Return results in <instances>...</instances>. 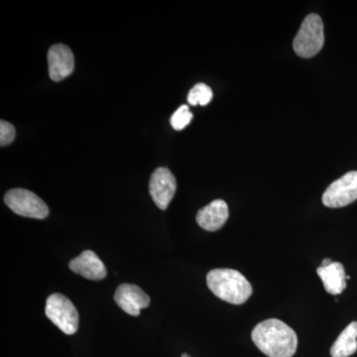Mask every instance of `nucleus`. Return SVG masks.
<instances>
[{
	"mask_svg": "<svg viewBox=\"0 0 357 357\" xmlns=\"http://www.w3.org/2000/svg\"><path fill=\"white\" fill-rule=\"evenodd\" d=\"M324 43L323 20L318 14H310L303 21L299 32L294 39V50L301 58H312L321 50Z\"/></svg>",
	"mask_w": 357,
	"mask_h": 357,
	"instance_id": "7ed1b4c3",
	"label": "nucleus"
},
{
	"mask_svg": "<svg viewBox=\"0 0 357 357\" xmlns=\"http://www.w3.org/2000/svg\"><path fill=\"white\" fill-rule=\"evenodd\" d=\"M357 351V321L342 331L331 349L332 357H349Z\"/></svg>",
	"mask_w": 357,
	"mask_h": 357,
	"instance_id": "ddd939ff",
	"label": "nucleus"
},
{
	"mask_svg": "<svg viewBox=\"0 0 357 357\" xmlns=\"http://www.w3.org/2000/svg\"><path fill=\"white\" fill-rule=\"evenodd\" d=\"M357 199V171L345 174L328 185L324 192L323 204L328 208H337L349 206Z\"/></svg>",
	"mask_w": 357,
	"mask_h": 357,
	"instance_id": "423d86ee",
	"label": "nucleus"
},
{
	"mask_svg": "<svg viewBox=\"0 0 357 357\" xmlns=\"http://www.w3.org/2000/svg\"><path fill=\"white\" fill-rule=\"evenodd\" d=\"M213 98V91L206 84H198L190 91L188 102L191 105H208Z\"/></svg>",
	"mask_w": 357,
	"mask_h": 357,
	"instance_id": "4468645a",
	"label": "nucleus"
},
{
	"mask_svg": "<svg viewBox=\"0 0 357 357\" xmlns=\"http://www.w3.org/2000/svg\"><path fill=\"white\" fill-rule=\"evenodd\" d=\"M229 217V206L222 199H215L199 211L197 222L202 229L217 231L222 229Z\"/></svg>",
	"mask_w": 357,
	"mask_h": 357,
	"instance_id": "9b49d317",
	"label": "nucleus"
},
{
	"mask_svg": "<svg viewBox=\"0 0 357 357\" xmlns=\"http://www.w3.org/2000/svg\"><path fill=\"white\" fill-rule=\"evenodd\" d=\"M192 114L190 112L188 105H182L176 110L175 114L171 117V126L175 130H183L185 128L189 126L190 122L192 121Z\"/></svg>",
	"mask_w": 357,
	"mask_h": 357,
	"instance_id": "2eb2a0df",
	"label": "nucleus"
},
{
	"mask_svg": "<svg viewBox=\"0 0 357 357\" xmlns=\"http://www.w3.org/2000/svg\"><path fill=\"white\" fill-rule=\"evenodd\" d=\"M182 357H190L189 356H188V354H183Z\"/></svg>",
	"mask_w": 357,
	"mask_h": 357,
	"instance_id": "a211bd4d",
	"label": "nucleus"
},
{
	"mask_svg": "<svg viewBox=\"0 0 357 357\" xmlns=\"http://www.w3.org/2000/svg\"><path fill=\"white\" fill-rule=\"evenodd\" d=\"M317 273L323 281L326 292L332 295L342 294L347 288V274L342 263L333 262L330 266L319 267Z\"/></svg>",
	"mask_w": 357,
	"mask_h": 357,
	"instance_id": "f8f14e48",
	"label": "nucleus"
},
{
	"mask_svg": "<svg viewBox=\"0 0 357 357\" xmlns=\"http://www.w3.org/2000/svg\"><path fill=\"white\" fill-rule=\"evenodd\" d=\"M114 301L126 314L139 316L141 310L146 309L150 304V298L142 289L133 284H121L116 289Z\"/></svg>",
	"mask_w": 357,
	"mask_h": 357,
	"instance_id": "6e6552de",
	"label": "nucleus"
},
{
	"mask_svg": "<svg viewBox=\"0 0 357 357\" xmlns=\"http://www.w3.org/2000/svg\"><path fill=\"white\" fill-rule=\"evenodd\" d=\"M70 269L89 280H102L107 276V268L93 251L86 250L74 258L69 264Z\"/></svg>",
	"mask_w": 357,
	"mask_h": 357,
	"instance_id": "9d476101",
	"label": "nucleus"
},
{
	"mask_svg": "<svg viewBox=\"0 0 357 357\" xmlns=\"http://www.w3.org/2000/svg\"><path fill=\"white\" fill-rule=\"evenodd\" d=\"M177 182L175 176L167 168H158L150 178L149 192L160 210H166L175 196Z\"/></svg>",
	"mask_w": 357,
	"mask_h": 357,
	"instance_id": "0eeeda50",
	"label": "nucleus"
},
{
	"mask_svg": "<svg viewBox=\"0 0 357 357\" xmlns=\"http://www.w3.org/2000/svg\"><path fill=\"white\" fill-rule=\"evenodd\" d=\"M332 263H333L332 259H330V258H326V259H324L323 262H321V267L330 266V265L332 264Z\"/></svg>",
	"mask_w": 357,
	"mask_h": 357,
	"instance_id": "f3484780",
	"label": "nucleus"
},
{
	"mask_svg": "<svg viewBox=\"0 0 357 357\" xmlns=\"http://www.w3.org/2000/svg\"><path fill=\"white\" fill-rule=\"evenodd\" d=\"M6 206L22 217L43 220L49 215V208L34 192L25 189H13L4 197Z\"/></svg>",
	"mask_w": 357,
	"mask_h": 357,
	"instance_id": "39448f33",
	"label": "nucleus"
},
{
	"mask_svg": "<svg viewBox=\"0 0 357 357\" xmlns=\"http://www.w3.org/2000/svg\"><path fill=\"white\" fill-rule=\"evenodd\" d=\"M251 337L257 349L268 357H292L297 351L295 331L280 319H269L258 324Z\"/></svg>",
	"mask_w": 357,
	"mask_h": 357,
	"instance_id": "f257e3e1",
	"label": "nucleus"
},
{
	"mask_svg": "<svg viewBox=\"0 0 357 357\" xmlns=\"http://www.w3.org/2000/svg\"><path fill=\"white\" fill-rule=\"evenodd\" d=\"M15 138V128L9 122L1 121L0 122V145L6 146L13 142Z\"/></svg>",
	"mask_w": 357,
	"mask_h": 357,
	"instance_id": "dca6fc26",
	"label": "nucleus"
},
{
	"mask_svg": "<svg viewBox=\"0 0 357 357\" xmlns=\"http://www.w3.org/2000/svg\"><path fill=\"white\" fill-rule=\"evenodd\" d=\"M49 75L54 82L62 81L75 68L74 54L64 44H56L48 52Z\"/></svg>",
	"mask_w": 357,
	"mask_h": 357,
	"instance_id": "1a4fd4ad",
	"label": "nucleus"
},
{
	"mask_svg": "<svg viewBox=\"0 0 357 357\" xmlns=\"http://www.w3.org/2000/svg\"><path fill=\"white\" fill-rule=\"evenodd\" d=\"M211 292L232 305H243L251 297L252 286L241 272L234 269H213L206 276Z\"/></svg>",
	"mask_w": 357,
	"mask_h": 357,
	"instance_id": "f03ea898",
	"label": "nucleus"
},
{
	"mask_svg": "<svg viewBox=\"0 0 357 357\" xmlns=\"http://www.w3.org/2000/svg\"><path fill=\"white\" fill-rule=\"evenodd\" d=\"M46 316L66 335H74L79 328L76 307L62 294H53L46 301Z\"/></svg>",
	"mask_w": 357,
	"mask_h": 357,
	"instance_id": "20e7f679",
	"label": "nucleus"
}]
</instances>
